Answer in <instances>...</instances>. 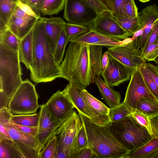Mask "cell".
<instances>
[{
	"label": "cell",
	"instance_id": "cell-16",
	"mask_svg": "<svg viewBox=\"0 0 158 158\" xmlns=\"http://www.w3.org/2000/svg\"><path fill=\"white\" fill-rule=\"evenodd\" d=\"M134 40L132 37L121 40L111 37L89 30L86 32L77 36L72 38L69 42L85 43L105 47L107 48L113 46L126 44Z\"/></svg>",
	"mask_w": 158,
	"mask_h": 158
},
{
	"label": "cell",
	"instance_id": "cell-5",
	"mask_svg": "<svg viewBox=\"0 0 158 158\" xmlns=\"http://www.w3.org/2000/svg\"><path fill=\"white\" fill-rule=\"evenodd\" d=\"M109 124L114 136L131 151L142 146L153 137L146 127L130 115Z\"/></svg>",
	"mask_w": 158,
	"mask_h": 158
},
{
	"label": "cell",
	"instance_id": "cell-30",
	"mask_svg": "<svg viewBox=\"0 0 158 158\" xmlns=\"http://www.w3.org/2000/svg\"><path fill=\"white\" fill-rule=\"evenodd\" d=\"M136 110H138L149 117L158 114V102L146 98L140 99L137 103Z\"/></svg>",
	"mask_w": 158,
	"mask_h": 158
},
{
	"label": "cell",
	"instance_id": "cell-26",
	"mask_svg": "<svg viewBox=\"0 0 158 158\" xmlns=\"http://www.w3.org/2000/svg\"><path fill=\"white\" fill-rule=\"evenodd\" d=\"M40 111L37 113L14 115L11 120L14 124L33 127H38L40 116Z\"/></svg>",
	"mask_w": 158,
	"mask_h": 158
},
{
	"label": "cell",
	"instance_id": "cell-44",
	"mask_svg": "<svg viewBox=\"0 0 158 158\" xmlns=\"http://www.w3.org/2000/svg\"><path fill=\"white\" fill-rule=\"evenodd\" d=\"M143 65L148 73L154 79L158 87V66L146 62Z\"/></svg>",
	"mask_w": 158,
	"mask_h": 158
},
{
	"label": "cell",
	"instance_id": "cell-10",
	"mask_svg": "<svg viewBox=\"0 0 158 158\" xmlns=\"http://www.w3.org/2000/svg\"><path fill=\"white\" fill-rule=\"evenodd\" d=\"M97 15L82 0L66 1L63 17L69 23L89 27Z\"/></svg>",
	"mask_w": 158,
	"mask_h": 158
},
{
	"label": "cell",
	"instance_id": "cell-34",
	"mask_svg": "<svg viewBox=\"0 0 158 158\" xmlns=\"http://www.w3.org/2000/svg\"><path fill=\"white\" fill-rule=\"evenodd\" d=\"M89 30L87 26L69 23H66L64 27L68 43L70 39L83 34Z\"/></svg>",
	"mask_w": 158,
	"mask_h": 158
},
{
	"label": "cell",
	"instance_id": "cell-50",
	"mask_svg": "<svg viewBox=\"0 0 158 158\" xmlns=\"http://www.w3.org/2000/svg\"><path fill=\"white\" fill-rule=\"evenodd\" d=\"M13 15L15 17L25 19H32L35 18L27 14L18 6L15 8Z\"/></svg>",
	"mask_w": 158,
	"mask_h": 158
},
{
	"label": "cell",
	"instance_id": "cell-53",
	"mask_svg": "<svg viewBox=\"0 0 158 158\" xmlns=\"http://www.w3.org/2000/svg\"><path fill=\"white\" fill-rule=\"evenodd\" d=\"M12 158L8 149L2 142H0V158Z\"/></svg>",
	"mask_w": 158,
	"mask_h": 158
},
{
	"label": "cell",
	"instance_id": "cell-13",
	"mask_svg": "<svg viewBox=\"0 0 158 158\" xmlns=\"http://www.w3.org/2000/svg\"><path fill=\"white\" fill-rule=\"evenodd\" d=\"M134 69L128 67L109 55L108 62L101 75L110 85L118 86L130 79Z\"/></svg>",
	"mask_w": 158,
	"mask_h": 158
},
{
	"label": "cell",
	"instance_id": "cell-49",
	"mask_svg": "<svg viewBox=\"0 0 158 158\" xmlns=\"http://www.w3.org/2000/svg\"><path fill=\"white\" fill-rule=\"evenodd\" d=\"M149 118L153 137H158V114Z\"/></svg>",
	"mask_w": 158,
	"mask_h": 158
},
{
	"label": "cell",
	"instance_id": "cell-20",
	"mask_svg": "<svg viewBox=\"0 0 158 158\" xmlns=\"http://www.w3.org/2000/svg\"><path fill=\"white\" fill-rule=\"evenodd\" d=\"M38 19H25L12 16L7 25L8 28L21 40L34 27Z\"/></svg>",
	"mask_w": 158,
	"mask_h": 158
},
{
	"label": "cell",
	"instance_id": "cell-59",
	"mask_svg": "<svg viewBox=\"0 0 158 158\" xmlns=\"http://www.w3.org/2000/svg\"><path fill=\"white\" fill-rule=\"evenodd\" d=\"M157 47H158V44H157V45L156 46V48H155V49L156 48H157Z\"/></svg>",
	"mask_w": 158,
	"mask_h": 158
},
{
	"label": "cell",
	"instance_id": "cell-3",
	"mask_svg": "<svg viewBox=\"0 0 158 158\" xmlns=\"http://www.w3.org/2000/svg\"><path fill=\"white\" fill-rule=\"evenodd\" d=\"M84 124L88 146L98 158H125L131 152L122 144L112 133L109 123L102 125L79 113Z\"/></svg>",
	"mask_w": 158,
	"mask_h": 158
},
{
	"label": "cell",
	"instance_id": "cell-21",
	"mask_svg": "<svg viewBox=\"0 0 158 158\" xmlns=\"http://www.w3.org/2000/svg\"><path fill=\"white\" fill-rule=\"evenodd\" d=\"M3 125L8 131L13 141L41 151L37 137H33L21 131L17 128L11 121Z\"/></svg>",
	"mask_w": 158,
	"mask_h": 158
},
{
	"label": "cell",
	"instance_id": "cell-35",
	"mask_svg": "<svg viewBox=\"0 0 158 158\" xmlns=\"http://www.w3.org/2000/svg\"><path fill=\"white\" fill-rule=\"evenodd\" d=\"M57 145V137L55 136L48 142L41 151L39 158H55Z\"/></svg>",
	"mask_w": 158,
	"mask_h": 158
},
{
	"label": "cell",
	"instance_id": "cell-8",
	"mask_svg": "<svg viewBox=\"0 0 158 158\" xmlns=\"http://www.w3.org/2000/svg\"><path fill=\"white\" fill-rule=\"evenodd\" d=\"M143 98L158 102L147 86L139 68H137L132 73L123 102L132 113L136 110L139 101Z\"/></svg>",
	"mask_w": 158,
	"mask_h": 158
},
{
	"label": "cell",
	"instance_id": "cell-14",
	"mask_svg": "<svg viewBox=\"0 0 158 158\" xmlns=\"http://www.w3.org/2000/svg\"><path fill=\"white\" fill-rule=\"evenodd\" d=\"M45 104L52 116L59 122L65 120L74 111V106L64 89L54 93Z\"/></svg>",
	"mask_w": 158,
	"mask_h": 158
},
{
	"label": "cell",
	"instance_id": "cell-23",
	"mask_svg": "<svg viewBox=\"0 0 158 158\" xmlns=\"http://www.w3.org/2000/svg\"><path fill=\"white\" fill-rule=\"evenodd\" d=\"M81 95L89 107L97 116L110 121L108 115L109 108L90 94L85 89Z\"/></svg>",
	"mask_w": 158,
	"mask_h": 158
},
{
	"label": "cell",
	"instance_id": "cell-18",
	"mask_svg": "<svg viewBox=\"0 0 158 158\" xmlns=\"http://www.w3.org/2000/svg\"><path fill=\"white\" fill-rule=\"evenodd\" d=\"M94 82L98 87L103 99L110 108L114 107L120 104L121 97L120 93L115 91L100 76L95 77Z\"/></svg>",
	"mask_w": 158,
	"mask_h": 158
},
{
	"label": "cell",
	"instance_id": "cell-27",
	"mask_svg": "<svg viewBox=\"0 0 158 158\" xmlns=\"http://www.w3.org/2000/svg\"><path fill=\"white\" fill-rule=\"evenodd\" d=\"M66 0H44L41 13L43 15L52 16L58 14L64 7Z\"/></svg>",
	"mask_w": 158,
	"mask_h": 158
},
{
	"label": "cell",
	"instance_id": "cell-29",
	"mask_svg": "<svg viewBox=\"0 0 158 158\" xmlns=\"http://www.w3.org/2000/svg\"><path fill=\"white\" fill-rule=\"evenodd\" d=\"M113 17L129 36H133L136 31L140 30L138 17L132 18L123 16L117 18Z\"/></svg>",
	"mask_w": 158,
	"mask_h": 158
},
{
	"label": "cell",
	"instance_id": "cell-12",
	"mask_svg": "<svg viewBox=\"0 0 158 158\" xmlns=\"http://www.w3.org/2000/svg\"><path fill=\"white\" fill-rule=\"evenodd\" d=\"M40 107L37 138L41 151L48 141L57 135L60 128L64 120L59 122L56 119L45 104L40 105Z\"/></svg>",
	"mask_w": 158,
	"mask_h": 158
},
{
	"label": "cell",
	"instance_id": "cell-17",
	"mask_svg": "<svg viewBox=\"0 0 158 158\" xmlns=\"http://www.w3.org/2000/svg\"><path fill=\"white\" fill-rule=\"evenodd\" d=\"M42 18L47 41L54 55L59 37L66 23L60 17Z\"/></svg>",
	"mask_w": 158,
	"mask_h": 158
},
{
	"label": "cell",
	"instance_id": "cell-7",
	"mask_svg": "<svg viewBox=\"0 0 158 158\" xmlns=\"http://www.w3.org/2000/svg\"><path fill=\"white\" fill-rule=\"evenodd\" d=\"M82 125L79 114L74 111L64 121L58 131L56 152L65 151L73 158L75 153L77 135Z\"/></svg>",
	"mask_w": 158,
	"mask_h": 158
},
{
	"label": "cell",
	"instance_id": "cell-6",
	"mask_svg": "<svg viewBox=\"0 0 158 158\" xmlns=\"http://www.w3.org/2000/svg\"><path fill=\"white\" fill-rule=\"evenodd\" d=\"M38 98L35 85L29 79H26L10 99L8 109L13 114L36 113L40 107L38 103Z\"/></svg>",
	"mask_w": 158,
	"mask_h": 158
},
{
	"label": "cell",
	"instance_id": "cell-36",
	"mask_svg": "<svg viewBox=\"0 0 158 158\" xmlns=\"http://www.w3.org/2000/svg\"><path fill=\"white\" fill-rule=\"evenodd\" d=\"M139 68L147 86L158 101V87L154 79L146 71L143 64Z\"/></svg>",
	"mask_w": 158,
	"mask_h": 158
},
{
	"label": "cell",
	"instance_id": "cell-56",
	"mask_svg": "<svg viewBox=\"0 0 158 158\" xmlns=\"http://www.w3.org/2000/svg\"><path fill=\"white\" fill-rule=\"evenodd\" d=\"M150 54L151 58H154L152 61H154L158 65V47L152 51Z\"/></svg>",
	"mask_w": 158,
	"mask_h": 158
},
{
	"label": "cell",
	"instance_id": "cell-22",
	"mask_svg": "<svg viewBox=\"0 0 158 158\" xmlns=\"http://www.w3.org/2000/svg\"><path fill=\"white\" fill-rule=\"evenodd\" d=\"M33 29L34 27L21 40L19 49L20 62L29 70L30 68L32 59Z\"/></svg>",
	"mask_w": 158,
	"mask_h": 158
},
{
	"label": "cell",
	"instance_id": "cell-25",
	"mask_svg": "<svg viewBox=\"0 0 158 158\" xmlns=\"http://www.w3.org/2000/svg\"><path fill=\"white\" fill-rule=\"evenodd\" d=\"M89 60L93 83L97 76L101 74V60L102 56V46L89 44Z\"/></svg>",
	"mask_w": 158,
	"mask_h": 158
},
{
	"label": "cell",
	"instance_id": "cell-2",
	"mask_svg": "<svg viewBox=\"0 0 158 158\" xmlns=\"http://www.w3.org/2000/svg\"><path fill=\"white\" fill-rule=\"evenodd\" d=\"M60 78L82 90L93 83L89 55V44L71 42L64 60L60 65Z\"/></svg>",
	"mask_w": 158,
	"mask_h": 158
},
{
	"label": "cell",
	"instance_id": "cell-24",
	"mask_svg": "<svg viewBox=\"0 0 158 158\" xmlns=\"http://www.w3.org/2000/svg\"><path fill=\"white\" fill-rule=\"evenodd\" d=\"M158 151V137H153L138 148L131 151L125 158H151Z\"/></svg>",
	"mask_w": 158,
	"mask_h": 158
},
{
	"label": "cell",
	"instance_id": "cell-11",
	"mask_svg": "<svg viewBox=\"0 0 158 158\" xmlns=\"http://www.w3.org/2000/svg\"><path fill=\"white\" fill-rule=\"evenodd\" d=\"M88 27L102 35L120 40L129 36L114 19L112 13L108 10L97 15Z\"/></svg>",
	"mask_w": 158,
	"mask_h": 158
},
{
	"label": "cell",
	"instance_id": "cell-41",
	"mask_svg": "<svg viewBox=\"0 0 158 158\" xmlns=\"http://www.w3.org/2000/svg\"><path fill=\"white\" fill-rule=\"evenodd\" d=\"M97 15L107 10L99 0H82Z\"/></svg>",
	"mask_w": 158,
	"mask_h": 158
},
{
	"label": "cell",
	"instance_id": "cell-52",
	"mask_svg": "<svg viewBox=\"0 0 158 158\" xmlns=\"http://www.w3.org/2000/svg\"><path fill=\"white\" fill-rule=\"evenodd\" d=\"M107 10L112 13L114 11L115 0H99Z\"/></svg>",
	"mask_w": 158,
	"mask_h": 158
},
{
	"label": "cell",
	"instance_id": "cell-31",
	"mask_svg": "<svg viewBox=\"0 0 158 158\" xmlns=\"http://www.w3.org/2000/svg\"><path fill=\"white\" fill-rule=\"evenodd\" d=\"M20 40L8 29L0 34V43L4 44L14 51H19Z\"/></svg>",
	"mask_w": 158,
	"mask_h": 158
},
{
	"label": "cell",
	"instance_id": "cell-46",
	"mask_svg": "<svg viewBox=\"0 0 158 158\" xmlns=\"http://www.w3.org/2000/svg\"><path fill=\"white\" fill-rule=\"evenodd\" d=\"M12 115L8 108L4 107L0 109V123L4 125L10 122Z\"/></svg>",
	"mask_w": 158,
	"mask_h": 158
},
{
	"label": "cell",
	"instance_id": "cell-40",
	"mask_svg": "<svg viewBox=\"0 0 158 158\" xmlns=\"http://www.w3.org/2000/svg\"><path fill=\"white\" fill-rule=\"evenodd\" d=\"M138 14V8L134 0H129L124 8L123 16L132 18L137 17Z\"/></svg>",
	"mask_w": 158,
	"mask_h": 158
},
{
	"label": "cell",
	"instance_id": "cell-54",
	"mask_svg": "<svg viewBox=\"0 0 158 158\" xmlns=\"http://www.w3.org/2000/svg\"><path fill=\"white\" fill-rule=\"evenodd\" d=\"M0 109L4 107L8 108L10 99L2 92L0 91Z\"/></svg>",
	"mask_w": 158,
	"mask_h": 158
},
{
	"label": "cell",
	"instance_id": "cell-19",
	"mask_svg": "<svg viewBox=\"0 0 158 158\" xmlns=\"http://www.w3.org/2000/svg\"><path fill=\"white\" fill-rule=\"evenodd\" d=\"M7 148L12 158H39L40 151L12 140H0Z\"/></svg>",
	"mask_w": 158,
	"mask_h": 158
},
{
	"label": "cell",
	"instance_id": "cell-55",
	"mask_svg": "<svg viewBox=\"0 0 158 158\" xmlns=\"http://www.w3.org/2000/svg\"><path fill=\"white\" fill-rule=\"evenodd\" d=\"M109 55L107 52H105L103 54L101 60V68L102 71L106 68L108 62Z\"/></svg>",
	"mask_w": 158,
	"mask_h": 158
},
{
	"label": "cell",
	"instance_id": "cell-51",
	"mask_svg": "<svg viewBox=\"0 0 158 158\" xmlns=\"http://www.w3.org/2000/svg\"><path fill=\"white\" fill-rule=\"evenodd\" d=\"M0 140H12L8 131L0 123Z\"/></svg>",
	"mask_w": 158,
	"mask_h": 158
},
{
	"label": "cell",
	"instance_id": "cell-57",
	"mask_svg": "<svg viewBox=\"0 0 158 158\" xmlns=\"http://www.w3.org/2000/svg\"><path fill=\"white\" fill-rule=\"evenodd\" d=\"M151 158H158V151L154 154Z\"/></svg>",
	"mask_w": 158,
	"mask_h": 158
},
{
	"label": "cell",
	"instance_id": "cell-39",
	"mask_svg": "<svg viewBox=\"0 0 158 158\" xmlns=\"http://www.w3.org/2000/svg\"><path fill=\"white\" fill-rule=\"evenodd\" d=\"M158 44V19L155 23L148 39L142 51V56L150 45Z\"/></svg>",
	"mask_w": 158,
	"mask_h": 158
},
{
	"label": "cell",
	"instance_id": "cell-45",
	"mask_svg": "<svg viewBox=\"0 0 158 158\" xmlns=\"http://www.w3.org/2000/svg\"><path fill=\"white\" fill-rule=\"evenodd\" d=\"M29 6L37 14L40 16L41 9L44 0H20Z\"/></svg>",
	"mask_w": 158,
	"mask_h": 158
},
{
	"label": "cell",
	"instance_id": "cell-37",
	"mask_svg": "<svg viewBox=\"0 0 158 158\" xmlns=\"http://www.w3.org/2000/svg\"><path fill=\"white\" fill-rule=\"evenodd\" d=\"M129 115L134 117L140 124L146 127L151 135L153 137L149 117L138 110H136Z\"/></svg>",
	"mask_w": 158,
	"mask_h": 158
},
{
	"label": "cell",
	"instance_id": "cell-32",
	"mask_svg": "<svg viewBox=\"0 0 158 158\" xmlns=\"http://www.w3.org/2000/svg\"><path fill=\"white\" fill-rule=\"evenodd\" d=\"M131 112L123 102L118 106L109 108L108 115L111 122H115L129 115Z\"/></svg>",
	"mask_w": 158,
	"mask_h": 158
},
{
	"label": "cell",
	"instance_id": "cell-4",
	"mask_svg": "<svg viewBox=\"0 0 158 158\" xmlns=\"http://www.w3.org/2000/svg\"><path fill=\"white\" fill-rule=\"evenodd\" d=\"M20 62L19 51L0 43V91L10 100L23 81Z\"/></svg>",
	"mask_w": 158,
	"mask_h": 158
},
{
	"label": "cell",
	"instance_id": "cell-58",
	"mask_svg": "<svg viewBox=\"0 0 158 158\" xmlns=\"http://www.w3.org/2000/svg\"><path fill=\"white\" fill-rule=\"evenodd\" d=\"M140 2H141L143 3L146 2H148L150 1V0H138Z\"/></svg>",
	"mask_w": 158,
	"mask_h": 158
},
{
	"label": "cell",
	"instance_id": "cell-1",
	"mask_svg": "<svg viewBox=\"0 0 158 158\" xmlns=\"http://www.w3.org/2000/svg\"><path fill=\"white\" fill-rule=\"evenodd\" d=\"M33 40L32 59L29 70L31 80L39 83L60 78V65L55 62L49 45L42 18L38 19L34 27Z\"/></svg>",
	"mask_w": 158,
	"mask_h": 158
},
{
	"label": "cell",
	"instance_id": "cell-42",
	"mask_svg": "<svg viewBox=\"0 0 158 158\" xmlns=\"http://www.w3.org/2000/svg\"><path fill=\"white\" fill-rule=\"evenodd\" d=\"M129 0H115L114 11L112 13L114 18H120L123 16L124 8Z\"/></svg>",
	"mask_w": 158,
	"mask_h": 158
},
{
	"label": "cell",
	"instance_id": "cell-33",
	"mask_svg": "<svg viewBox=\"0 0 158 158\" xmlns=\"http://www.w3.org/2000/svg\"><path fill=\"white\" fill-rule=\"evenodd\" d=\"M68 43L64 28L59 37L54 54L55 61L58 65H60L63 61L65 47Z\"/></svg>",
	"mask_w": 158,
	"mask_h": 158
},
{
	"label": "cell",
	"instance_id": "cell-48",
	"mask_svg": "<svg viewBox=\"0 0 158 158\" xmlns=\"http://www.w3.org/2000/svg\"><path fill=\"white\" fill-rule=\"evenodd\" d=\"M17 6L27 14L34 18L38 19L41 18L40 16L35 13L29 6L22 2L20 0L18 3Z\"/></svg>",
	"mask_w": 158,
	"mask_h": 158
},
{
	"label": "cell",
	"instance_id": "cell-47",
	"mask_svg": "<svg viewBox=\"0 0 158 158\" xmlns=\"http://www.w3.org/2000/svg\"><path fill=\"white\" fill-rule=\"evenodd\" d=\"M14 125L21 131L32 136L37 137L38 131V127H33L15 124Z\"/></svg>",
	"mask_w": 158,
	"mask_h": 158
},
{
	"label": "cell",
	"instance_id": "cell-38",
	"mask_svg": "<svg viewBox=\"0 0 158 158\" xmlns=\"http://www.w3.org/2000/svg\"><path fill=\"white\" fill-rule=\"evenodd\" d=\"M88 147L87 135L84 125L82 123V126L77 135V145L74 154L79 150Z\"/></svg>",
	"mask_w": 158,
	"mask_h": 158
},
{
	"label": "cell",
	"instance_id": "cell-9",
	"mask_svg": "<svg viewBox=\"0 0 158 158\" xmlns=\"http://www.w3.org/2000/svg\"><path fill=\"white\" fill-rule=\"evenodd\" d=\"M138 47L136 39L126 44L108 48L109 56L129 67L139 68L146 62L141 56L142 52Z\"/></svg>",
	"mask_w": 158,
	"mask_h": 158
},
{
	"label": "cell",
	"instance_id": "cell-43",
	"mask_svg": "<svg viewBox=\"0 0 158 158\" xmlns=\"http://www.w3.org/2000/svg\"><path fill=\"white\" fill-rule=\"evenodd\" d=\"M98 156L89 147L78 151L73 158H98Z\"/></svg>",
	"mask_w": 158,
	"mask_h": 158
},
{
	"label": "cell",
	"instance_id": "cell-15",
	"mask_svg": "<svg viewBox=\"0 0 158 158\" xmlns=\"http://www.w3.org/2000/svg\"><path fill=\"white\" fill-rule=\"evenodd\" d=\"M66 94L78 113L88 118L92 122L104 125L110 121L97 115L89 107L81 95V89L69 83L64 89Z\"/></svg>",
	"mask_w": 158,
	"mask_h": 158
},
{
	"label": "cell",
	"instance_id": "cell-28",
	"mask_svg": "<svg viewBox=\"0 0 158 158\" xmlns=\"http://www.w3.org/2000/svg\"><path fill=\"white\" fill-rule=\"evenodd\" d=\"M19 0H0V19L7 26Z\"/></svg>",
	"mask_w": 158,
	"mask_h": 158
}]
</instances>
